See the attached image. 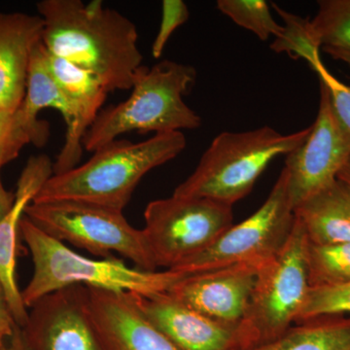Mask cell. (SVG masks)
<instances>
[{"instance_id":"obj_8","label":"cell","mask_w":350,"mask_h":350,"mask_svg":"<svg viewBox=\"0 0 350 350\" xmlns=\"http://www.w3.org/2000/svg\"><path fill=\"white\" fill-rule=\"evenodd\" d=\"M232 206L175 195L149 202L142 232L156 268H176L213 245L234 224Z\"/></svg>"},{"instance_id":"obj_27","label":"cell","mask_w":350,"mask_h":350,"mask_svg":"<svg viewBox=\"0 0 350 350\" xmlns=\"http://www.w3.org/2000/svg\"><path fill=\"white\" fill-rule=\"evenodd\" d=\"M308 63L317 73L320 84L325 87L334 114L350 142V87L332 75L320 55L308 59Z\"/></svg>"},{"instance_id":"obj_2","label":"cell","mask_w":350,"mask_h":350,"mask_svg":"<svg viewBox=\"0 0 350 350\" xmlns=\"http://www.w3.org/2000/svg\"><path fill=\"white\" fill-rule=\"evenodd\" d=\"M186 145L181 131L140 142L113 140L94 151L84 165L53 174L32 202L72 200L124 211L144 175L174 160Z\"/></svg>"},{"instance_id":"obj_30","label":"cell","mask_w":350,"mask_h":350,"mask_svg":"<svg viewBox=\"0 0 350 350\" xmlns=\"http://www.w3.org/2000/svg\"><path fill=\"white\" fill-rule=\"evenodd\" d=\"M0 350H29L20 326L14 327L12 335L0 345Z\"/></svg>"},{"instance_id":"obj_28","label":"cell","mask_w":350,"mask_h":350,"mask_svg":"<svg viewBox=\"0 0 350 350\" xmlns=\"http://www.w3.org/2000/svg\"><path fill=\"white\" fill-rule=\"evenodd\" d=\"M190 12L185 2L182 0H163L160 27L152 44L151 52L154 59L162 57L163 50L172 34L178 27L188 22Z\"/></svg>"},{"instance_id":"obj_25","label":"cell","mask_w":350,"mask_h":350,"mask_svg":"<svg viewBox=\"0 0 350 350\" xmlns=\"http://www.w3.org/2000/svg\"><path fill=\"white\" fill-rule=\"evenodd\" d=\"M273 7L282 18L284 25L282 36L275 38L271 49L278 53L294 54L295 57H301L306 62L319 55L321 48L313 38L310 20L287 12L275 3Z\"/></svg>"},{"instance_id":"obj_31","label":"cell","mask_w":350,"mask_h":350,"mask_svg":"<svg viewBox=\"0 0 350 350\" xmlns=\"http://www.w3.org/2000/svg\"><path fill=\"white\" fill-rule=\"evenodd\" d=\"M14 202H15V192L6 190L2 183L1 174H0V220L12 208Z\"/></svg>"},{"instance_id":"obj_33","label":"cell","mask_w":350,"mask_h":350,"mask_svg":"<svg viewBox=\"0 0 350 350\" xmlns=\"http://www.w3.org/2000/svg\"><path fill=\"white\" fill-rule=\"evenodd\" d=\"M327 54L330 55L334 59H338V61L344 62V63L349 64L350 66V53L349 52H338V51H334V52H328Z\"/></svg>"},{"instance_id":"obj_11","label":"cell","mask_w":350,"mask_h":350,"mask_svg":"<svg viewBox=\"0 0 350 350\" xmlns=\"http://www.w3.org/2000/svg\"><path fill=\"white\" fill-rule=\"evenodd\" d=\"M29 350H103L88 312V288H64L29 308L22 328Z\"/></svg>"},{"instance_id":"obj_19","label":"cell","mask_w":350,"mask_h":350,"mask_svg":"<svg viewBox=\"0 0 350 350\" xmlns=\"http://www.w3.org/2000/svg\"><path fill=\"white\" fill-rule=\"evenodd\" d=\"M45 108H52L61 113L66 122V131L72 128L75 112L61 88L51 75L47 66V51L41 41L32 52L27 91L18 110L34 128L50 129L47 122L38 119L39 112Z\"/></svg>"},{"instance_id":"obj_12","label":"cell","mask_w":350,"mask_h":350,"mask_svg":"<svg viewBox=\"0 0 350 350\" xmlns=\"http://www.w3.org/2000/svg\"><path fill=\"white\" fill-rule=\"evenodd\" d=\"M261 267L238 264L186 275L169 293L208 319L239 327Z\"/></svg>"},{"instance_id":"obj_4","label":"cell","mask_w":350,"mask_h":350,"mask_svg":"<svg viewBox=\"0 0 350 350\" xmlns=\"http://www.w3.org/2000/svg\"><path fill=\"white\" fill-rule=\"evenodd\" d=\"M196 80L194 66L170 59L140 66L128 100L101 110L83 147L94 152L130 131L158 135L200 128L202 118L183 100Z\"/></svg>"},{"instance_id":"obj_23","label":"cell","mask_w":350,"mask_h":350,"mask_svg":"<svg viewBox=\"0 0 350 350\" xmlns=\"http://www.w3.org/2000/svg\"><path fill=\"white\" fill-rule=\"evenodd\" d=\"M217 8L234 24L254 33L262 41L280 38L283 25L278 24L268 2L264 0H218Z\"/></svg>"},{"instance_id":"obj_16","label":"cell","mask_w":350,"mask_h":350,"mask_svg":"<svg viewBox=\"0 0 350 350\" xmlns=\"http://www.w3.org/2000/svg\"><path fill=\"white\" fill-rule=\"evenodd\" d=\"M47 66L75 112L72 128L66 131L63 148L53 163V174H62L77 167L84 149L83 139L100 114L108 92L96 76L48 51Z\"/></svg>"},{"instance_id":"obj_26","label":"cell","mask_w":350,"mask_h":350,"mask_svg":"<svg viewBox=\"0 0 350 350\" xmlns=\"http://www.w3.org/2000/svg\"><path fill=\"white\" fill-rule=\"evenodd\" d=\"M329 314L350 315V284L310 288L298 321Z\"/></svg>"},{"instance_id":"obj_9","label":"cell","mask_w":350,"mask_h":350,"mask_svg":"<svg viewBox=\"0 0 350 350\" xmlns=\"http://www.w3.org/2000/svg\"><path fill=\"white\" fill-rule=\"evenodd\" d=\"M294 224L287 172L283 169L258 211L243 222L232 224L207 250L170 271L193 275L238 264L261 267L284 247Z\"/></svg>"},{"instance_id":"obj_17","label":"cell","mask_w":350,"mask_h":350,"mask_svg":"<svg viewBox=\"0 0 350 350\" xmlns=\"http://www.w3.org/2000/svg\"><path fill=\"white\" fill-rule=\"evenodd\" d=\"M44 22L39 15L0 12V110L13 114L27 91L29 63L42 41Z\"/></svg>"},{"instance_id":"obj_15","label":"cell","mask_w":350,"mask_h":350,"mask_svg":"<svg viewBox=\"0 0 350 350\" xmlns=\"http://www.w3.org/2000/svg\"><path fill=\"white\" fill-rule=\"evenodd\" d=\"M53 175V162L46 155L32 156L21 172L12 208L0 220V283L14 321L23 328L29 319V308L18 286V238L25 209L31 204L46 181Z\"/></svg>"},{"instance_id":"obj_13","label":"cell","mask_w":350,"mask_h":350,"mask_svg":"<svg viewBox=\"0 0 350 350\" xmlns=\"http://www.w3.org/2000/svg\"><path fill=\"white\" fill-rule=\"evenodd\" d=\"M88 312L103 350H180L145 317L131 293L88 288Z\"/></svg>"},{"instance_id":"obj_22","label":"cell","mask_w":350,"mask_h":350,"mask_svg":"<svg viewBox=\"0 0 350 350\" xmlns=\"http://www.w3.org/2000/svg\"><path fill=\"white\" fill-rule=\"evenodd\" d=\"M315 41L326 53H350V0H321L310 20Z\"/></svg>"},{"instance_id":"obj_7","label":"cell","mask_w":350,"mask_h":350,"mask_svg":"<svg viewBox=\"0 0 350 350\" xmlns=\"http://www.w3.org/2000/svg\"><path fill=\"white\" fill-rule=\"evenodd\" d=\"M25 215L57 241H68L96 256L111 258L116 252L137 268L157 271L142 230L128 222L123 211L72 202H31Z\"/></svg>"},{"instance_id":"obj_5","label":"cell","mask_w":350,"mask_h":350,"mask_svg":"<svg viewBox=\"0 0 350 350\" xmlns=\"http://www.w3.org/2000/svg\"><path fill=\"white\" fill-rule=\"evenodd\" d=\"M310 128L282 135L271 126L224 131L214 138L193 174L175 188L179 197L207 198L234 206L250 194L278 157L291 153Z\"/></svg>"},{"instance_id":"obj_10","label":"cell","mask_w":350,"mask_h":350,"mask_svg":"<svg viewBox=\"0 0 350 350\" xmlns=\"http://www.w3.org/2000/svg\"><path fill=\"white\" fill-rule=\"evenodd\" d=\"M305 140L288 154L283 169L293 207L331 185L350 162V142L338 124L325 87L320 84L317 119Z\"/></svg>"},{"instance_id":"obj_3","label":"cell","mask_w":350,"mask_h":350,"mask_svg":"<svg viewBox=\"0 0 350 350\" xmlns=\"http://www.w3.org/2000/svg\"><path fill=\"white\" fill-rule=\"evenodd\" d=\"M20 234L33 262V275L22 291L27 308L53 292L75 285L151 296L169 292L186 275L170 269L130 268L114 257L94 260L82 256L39 229L25 215L21 222Z\"/></svg>"},{"instance_id":"obj_24","label":"cell","mask_w":350,"mask_h":350,"mask_svg":"<svg viewBox=\"0 0 350 350\" xmlns=\"http://www.w3.org/2000/svg\"><path fill=\"white\" fill-rule=\"evenodd\" d=\"M49 135L50 129L29 125L19 110L13 114L0 110V172L4 165L19 157L27 145L45 146Z\"/></svg>"},{"instance_id":"obj_29","label":"cell","mask_w":350,"mask_h":350,"mask_svg":"<svg viewBox=\"0 0 350 350\" xmlns=\"http://www.w3.org/2000/svg\"><path fill=\"white\" fill-rule=\"evenodd\" d=\"M17 324L14 321L11 314L3 287L0 283V345L12 335L14 327Z\"/></svg>"},{"instance_id":"obj_14","label":"cell","mask_w":350,"mask_h":350,"mask_svg":"<svg viewBox=\"0 0 350 350\" xmlns=\"http://www.w3.org/2000/svg\"><path fill=\"white\" fill-rule=\"evenodd\" d=\"M139 310L180 350H241L238 327L219 323L169 293H131Z\"/></svg>"},{"instance_id":"obj_18","label":"cell","mask_w":350,"mask_h":350,"mask_svg":"<svg viewBox=\"0 0 350 350\" xmlns=\"http://www.w3.org/2000/svg\"><path fill=\"white\" fill-rule=\"evenodd\" d=\"M295 217L308 243L330 245L350 241V191L337 179L295 207Z\"/></svg>"},{"instance_id":"obj_21","label":"cell","mask_w":350,"mask_h":350,"mask_svg":"<svg viewBox=\"0 0 350 350\" xmlns=\"http://www.w3.org/2000/svg\"><path fill=\"white\" fill-rule=\"evenodd\" d=\"M308 273L310 288L350 284V241L330 245L308 243Z\"/></svg>"},{"instance_id":"obj_1","label":"cell","mask_w":350,"mask_h":350,"mask_svg":"<svg viewBox=\"0 0 350 350\" xmlns=\"http://www.w3.org/2000/svg\"><path fill=\"white\" fill-rule=\"evenodd\" d=\"M36 8L51 55L96 76L108 93L131 89L144 56L129 18L100 0H42Z\"/></svg>"},{"instance_id":"obj_32","label":"cell","mask_w":350,"mask_h":350,"mask_svg":"<svg viewBox=\"0 0 350 350\" xmlns=\"http://www.w3.org/2000/svg\"><path fill=\"white\" fill-rule=\"evenodd\" d=\"M338 179L345 184L350 191V162L342 170L338 175Z\"/></svg>"},{"instance_id":"obj_20","label":"cell","mask_w":350,"mask_h":350,"mask_svg":"<svg viewBox=\"0 0 350 350\" xmlns=\"http://www.w3.org/2000/svg\"><path fill=\"white\" fill-rule=\"evenodd\" d=\"M248 350H350V315L301 320L273 342Z\"/></svg>"},{"instance_id":"obj_6","label":"cell","mask_w":350,"mask_h":350,"mask_svg":"<svg viewBox=\"0 0 350 350\" xmlns=\"http://www.w3.org/2000/svg\"><path fill=\"white\" fill-rule=\"evenodd\" d=\"M305 230L295 217L284 247L258 271L247 310L239 324L241 350L273 342L298 321L310 282Z\"/></svg>"}]
</instances>
